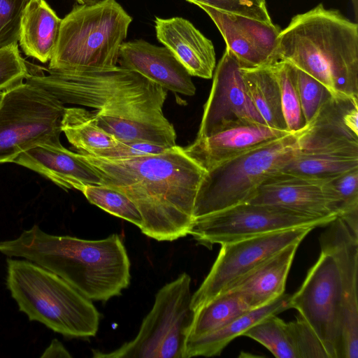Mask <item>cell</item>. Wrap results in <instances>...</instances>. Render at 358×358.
Returning a JSON list of instances; mask_svg holds the SVG:
<instances>
[{
	"instance_id": "14",
	"label": "cell",
	"mask_w": 358,
	"mask_h": 358,
	"mask_svg": "<svg viewBox=\"0 0 358 358\" xmlns=\"http://www.w3.org/2000/svg\"><path fill=\"white\" fill-rule=\"evenodd\" d=\"M324 227L321 252L334 259L343 293V358H358V236L338 217Z\"/></svg>"
},
{
	"instance_id": "21",
	"label": "cell",
	"mask_w": 358,
	"mask_h": 358,
	"mask_svg": "<svg viewBox=\"0 0 358 358\" xmlns=\"http://www.w3.org/2000/svg\"><path fill=\"white\" fill-rule=\"evenodd\" d=\"M50 179L64 189L82 191L90 185H101L96 173L78 153L62 145L42 144L20 154L13 161Z\"/></svg>"
},
{
	"instance_id": "22",
	"label": "cell",
	"mask_w": 358,
	"mask_h": 358,
	"mask_svg": "<svg viewBox=\"0 0 358 358\" xmlns=\"http://www.w3.org/2000/svg\"><path fill=\"white\" fill-rule=\"evenodd\" d=\"M299 244L296 242L285 247L231 284L222 293L236 294L250 310L272 302L285 293L287 278Z\"/></svg>"
},
{
	"instance_id": "5",
	"label": "cell",
	"mask_w": 358,
	"mask_h": 358,
	"mask_svg": "<svg viewBox=\"0 0 358 358\" xmlns=\"http://www.w3.org/2000/svg\"><path fill=\"white\" fill-rule=\"evenodd\" d=\"M6 285L30 321L69 338L94 336L100 314L92 300L55 273L25 259H7Z\"/></svg>"
},
{
	"instance_id": "1",
	"label": "cell",
	"mask_w": 358,
	"mask_h": 358,
	"mask_svg": "<svg viewBox=\"0 0 358 358\" xmlns=\"http://www.w3.org/2000/svg\"><path fill=\"white\" fill-rule=\"evenodd\" d=\"M48 72L29 73L25 81L45 90L63 103L95 108L97 125L117 141L177 145L176 131L162 112L167 90L137 72L120 66Z\"/></svg>"
},
{
	"instance_id": "15",
	"label": "cell",
	"mask_w": 358,
	"mask_h": 358,
	"mask_svg": "<svg viewBox=\"0 0 358 358\" xmlns=\"http://www.w3.org/2000/svg\"><path fill=\"white\" fill-rule=\"evenodd\" d=\"M302 151L358 155V97L330 96L298 133Z\"/></svg>"
},
{
	"instance_id": "42",
	"label": "cell",
	"mask_w": 358,
	"mask_h": 358,
	"mask_svg": "<svg viewBox=\"0 0 358 358\" xmlns=\"http://www.w3.org/2000/svg\"><path fill=\"white\" fill-rule=\"evenodd\" d=\"M30 1H31V0H21V1H22V4H23V6H24H24H26V4H27L28 2H29Z\"/></svg>"
},
{
	"instance_id": "17",
	"label": "cell",
	"mask_w": 358,
	"mask_h": 358,
	"mask_svg": "<svg viewBox=\"0 0 358 358\" xmlns=\"http://www.w3.org/2000/svg\"><path fill=\"white\" fill-rule=\"evenodd\" d=\"M324 179L275 171L247 202L275 206L313 218L334 220L337 215L324 189Z\"/></svg>"
},
{
	"instance_id": "18",
	"label": "cell",
	"mask_w": 358,
	"mask_h": 358,
	"mask_svg": "<svg viewBox=\"0 0 358 358\" xmlns=\"http://www.w3.org/2000/svg\"><path fill=\"white\" fill-rule=\"evenodd\" d=\"M289 131L255 122H237L208 136L196 138L185 152L206 171L262 143L287 135Z\"/></svg>"
},
{
	"instance_id": "39",
	"label": "cell",
	"mask_w": 358,
	"mask_h": 358,
	"mask_svg": "<svg viewBox=\"0 0 358 358\" xmlns=\"http://www.w3.org/2000/svg\"><path fill=\"white\" fill-rule=\"evenodd\" d=\"M71 357V355L63 345L57 340H53L49 348L44 352L42 357Z\"/></svg>"
},
{
	"instance_id": "19",
	"label": "cell",
	"mask_w": 358,
	"mask_h": 358,
	"mask_svg": "<svg viewBox=\"0 0 358 358\" xmlns=\"http://www.w3.org/2000/svg\"><path fill=\"white\" fill-rule=\"evenodd\" d=\"M118 62L120 66L137 72L166 90L186 96L195 94L192 76L164 46L143 39L123 42Z\"/></svg>"
},
{
	"instance_id": "4",
	"label": "cell",
	"mask_w": 358,
	"mask_h": 358,
	"mask_svg": "<svg viewBox=\"0 0 358 358\" xmlns=\"http://www.w3.org/2000/svg\"><path fill=\"white\" fill-rule=\"evenodd\" d=\"M278 60L321 83L333 96L358 97V25L319 3L280 31Z\"/></svg>"
},
{
	"instance_id": "28",
	"label": "cell",
	"mask_w": 358,
	"mask_h": 358,
	"mask_svg": "<svg viewBox=\"0 0 358 358\" xmlns=\"http://www.w3.org/2000/svg\"><path fill=\"white\" fill-rule=\"evenodd\" d=\"M249 310L236 294L217 296L195 311L185 343L217 331Z\"/></svg>"
},
{
	"instance_id": "33",
	"label": "cell",
	"mask_w": 358,
	"mask_h": 358,
	"mask_svg": "<svg viewBox=\"0 0 358 358\" xmlns=\"http://www.w3.org/2000/svg\"><path fill=\"white\" fill-rule=\"evenodd\" d=\"M294 69L301 107L306 124L322 103L331 95L318 80L295 66Z\"/></svg>"
},
{
	"instance_id": "36",
	"label": "cell",
	"mask_w": 358,
	"mask_h": 358,
	"mask_svg": "<svg viewBox=\"0 0 358 358\" xmlns=\"http://www.w3.org/2000/svg\"><path fill=\"white\" fill-rule=\"evenodd\" d=\"M202 3L217 10L243 15L262 22H272L265 0H186Z\"/></svg>"
},
{
	"instance_id": "38",
	"label": "cell",
	"mask_w": 358,
	"mask_h": 358,
	"mask_svg": "<svg viewBox=\"0 0 358 358\" xmlns=\"http://www.w3.org/2000/svg\"><path fill=\"white\" fill-rule=\"evenodd\" d=\"M171 148L145 141H119L101 154L100 157L122 159L163 152Z\"/></svg>"
},
{
	"instance_id": "12",
	"label": "cell",
	"mask_w": 358,
	"mask_h": 358,
	"mask_svg": "<svg viewBox=\"0 0 358 358\" xmlns=\"http://www.w3.org/2000/svg\"><path fill=\"white\" fill-rule=\"evenodd\" d=\"M315 228L308 226L279 230L221 245L208 274L192 295V308L195 312L285 247L301 243Z\"/></svg>"
},
{
	"instance_id": "34",
	"label": "cell",
	"mask_w": 358,
	"mask_h": 358,
	"mask_svg": "<svg viewBox=\"0 0 358 358\" xmlns=\"http://www.w3.org/2000/svg\"><path fill=\"white\" fill-rule=\"evenodd\" d=\"M29 73L18 43L0 48V96L23 83Z\"/></svg>"
},
{
	"instance_id": "26",
	"label": "cell",
	"mask_w": 358,
	"mask_h": 358,
	"mask_svg": "<svg viewBox=\"0 0 358 358\" xmlns=\"http://www.w3.org/2000/svg\"><path fill=\"white\" fill-rule=\"evenodd\" d=\"M61 129L69 142L80 154L99 157L119 142L97 125L93 111L83 108H65Z\"/></svg>"
},
{
	"instance_id": "25",
	"label": "cell",
	"mask_w": 358,
	"mask_h": 358,
	"mask_svg": "<svg viewBox=\"0 0 358 358\" xmlns=\"http://www.w3.org/2000/svg\"><path fill=\"white\" fill-rule=\"evenodd\" d=\"M248 95L256 110L268 127L287 131L283 117L280 87L271 67H241Z\"/></svg>"
},
{
	"instance_id": "37",
	"label": "cell",
	"mask_w": 358,
	"mask_h": 358,
	"mask_svg": "<svg viewBox=\"0 0 358 358\" xmlns=\"http://www.w3.org/2000/svg\"><path fill=\"white\" fill-rule=\"evenodd\" d=\"M23 8L21 0H0V48L18 43Z\"/></svg>"
},
{
	"instance_id": "31",
	"label": "cell",
	"mask_w": 358,
	"mask_h": 358,
	"mask_svg": "<svg viewBox=\"0 0 358 358\" xmlns=\"http://www.w3.org/2000/svg\"><path fill=\"white\" fill-rule=\"evenodd\" d=\"M280 87L281 104L287 129L296 133L306 126L296 83L294 66L280 61L271 66Z\"/></svg>"
},
{
	"instance_id": "27",
	"label": "cell",
	"mask_w": 358,
	"mask_h": 358,
	"mask_svg": "<svg viewBox=\"0 0 358 358\" xmlns=\"http://www.w3.org/2000/svg\"><path fill=\"white\" fill-rule=\"evenodd\" d=\"M357 168L358 155L302 151L296 148L278 171L324 179Z\"/></svg>"
},
{
	"instance_id": "30",
	"label": "cell",
	"mask_w": 358,
	"mask_h": 358,
	"mask_svg": "<svg viewBox=\"0 0 358 358\" xmlns=\"http://www.w3.org/2000/svg\"><path fill=\"white\" fill-rule=\"evenodd\" d=\"M243 336L259 342L277 358H298L287 322L277 315L257 322Z\"/></svg>"
},
{
	"instance_id": "2",
	"label": "cell",
	"mask_w": 358,
	"mask_h": 358,
	"mask_svg": "<svg viewBox=\"0 0 358 358\" xmlns=\"http://www.w3.org/2000/svg\"><path fill=\"white\" fill-rule=\"evenodd\" d=\"M78 154L101 185L122 192L134 203L143 218V234L158 241L189 234L197 191L206 171L183 148L122 159Z\"/></svg>"
},
{
	"instance_id": "9",
	"label": "cell",
	"mask_w": 358,
	"mask_h": 358,
	"mask_svg": "<svg viewBox=\"0 0 358 358\" xmlns=\"http://www.w3.org/2000/svg\"><path fill=\"white\" fill-rule=\"evenodd\" d=\"M64 103L45 90L22 83L0 96V164L38 145H61Z\"/></svg>"
},
{
	"instance_id": "20",
	"label": "cell",
	"mask_w": 358,
	"mask_h": 358,
	"mask_svg": "<svg viewBox=\"0 0 358 358\" xmlns=\"http://www.w3.org/2000/svg\"><path fill=\"white\" fill-rule=\"evenodd\" d=\"M157 40L168 48L192 76L213 78L216 57L212 41L181 17L155 19Z\"/></svg>"
},
{
	"instance_id": "16",
	"label": "cell",
	"mask_w": 358,
	"mask_h": 358,
	"mask_svg": "<svg viewBox=\"0 0 358 358\" xmlns=\"http://www.w3.org/2000/svg\"><path fill=\"white\" fill-rule=\"evenodd\" d=\"M213 21L221 33L226 48L243 68L269 66L279 62L278 36L280 28L250 17L224 12L196 3Z\"/></svg>"
},
{
	"instance_id": "41",
	"label": "cell",
	"mask_w": 358,
	"mask_h": 358,
	"mask_svg": "<svg viewBox=\"0 0 358 358\" xmlns=\"http://www.w3.org/2000/svg\"><path fill=\"white\" fill-rule=\"evenodd\" d=\"M352 3H353L354 7H355V13L357 15V0H352Z\"/></svg>"
},
{
	"instance_id": "11",
	"label": "cell",
	"mask_w": 358,
	"mask_h": 358,
	"mask_svg": "<svg viewBox=\"0 0 358 358\" xmlns=\"http://www.w3.org/2000/svg\"><path fill=\"white\" fill-rule=\"evenodd\" d=\"M332 220L310 217L275 206L245 202L195 219L189 234L199 244L210 249L215 244L222 245L279 230L324 227Z\"/></svg>"
},
{
	"instance_id": "40",
	"label": "cell",
	"mask_w": 358,
	"mask_h": 358,
	"mask_svg": "<svg viewBox=\"0 0 358 358\" xmlns=\"http://www.w3.org/2000/svg\"><path fill=\"white\" fill-rule=\"evenodd\" d=\"M101 0H83L84 4H92L95 3Z\"/></svg>"
},
{
	"instance_id": "32",
	"label": "cell",
	"mask_w": 358,
	"mask_h": 358,
	"mask_svg": "<svg viewBox=\"0 0 358 358\" xmlns=\"http://www.w3.org/2000/svg\"><path fill=\"white\" fill-rule=\"evenodd\" d=\"M81 192L90 203L106 212L129 221L139 229L143 218L134 203L124 193L105 185H90Z\"/></svg>"
},
{
	"instance_id": "7",
	"label": "cell",
	"mask_w": 358,
	"mask_h": 358,
	"mask_svg": "<svg viewBox=\"0 0 358 358\" xmlns=\"http://www.w3.org/2000/svg\"><path fill=\"white\" fill-rule=\"evenodd\" d=\"M299 132L262 143L206 171L197 191L194 220L247 202L292 155Z\"/></svg>"
},
{
	"instance_id": "29",
	"label": "cell",
	"mask_w": 358,
	"mask_h": 358,
	"mask_svg": "<svg viewBox=\"0 0 358 358\" xmlns=\"http://www.w3.org/2000/svg\"><path fill=\"white\" fill-rule=\"evenodd\" d=\"M324 189L337 217L358 236V168L325 178Z\"/></svg>"
},
{
	"instance_id": "23",
	"label": "cell",
	"mask_w": 358,
	"mask_h": 358,
	"mask_svg": "<svg viewBox=\"0 0 358 358\" xmlns=\"http://www.w3.org/2000/svg\"><path fill=\"white\" fill-rule=\"evenodd\" d=\"M62 19L45 0H31L24 7L18 45L28 57L42 63L51 59L59 36Z\"/></svg>"
},
{
	"instance_id": "3",
	"label": "cell",
	"mask_w": 358,
	"mask_h": 358,
	"mask_svg": "<svg viewBox=\"0 0 358 358\" xmlns=\"http://www.w3.org/2000/svg\"><path fill=\"white\" fill-rule=\"evenodd\" d=\"M0 252L48 269L92 301L106 302L130 283V261L117 234L86 240L50 234L34 224L15 238L1 241Z\"/></svg>"
},
{
	"instance_id": "35",
	"label": "cell",
	"mask_w": 358,
	"mask_h": 358,
	"mask_svg": "<svg viewBox=\"0 0 358 358\" xmlns=\"http://www.w3.org/2000/svg\"><path fill=\"white\" fill-rule=\"evenodd\" d=\"M287 325L298 358H329L320 338L302 317L299 315Z\"/></svg>"
},
{
	"instance_id": "13",
	"label": "cell",
	"mask_w": 358,
	"mask_h": 358,
	"mask_svg": "<svg viewBox=\"0 0 358 358\" xmlns=\"http://www.w3.org/2000/svg\"><path fill=\"white\" fill-rule=\"evenodd\" d=\"M241 65L227 48L215 68L196 138L237 122L264 124L247 92Z\"/></svg>"
},
{
	"instance_id": "8",
	"label": "cell",
	"mask_w": 358,
	"mask_h": 358,
	"mask_svg": "<svg viewBox=\"0 0 358 358\" xmlns=\"http://www.w3.org/2000/svg\"><path fill=\"white\" fill-rule=\"evenodd\" d=\"M191 278L180 274L164 285L131 341L110 352L93 350L94 358H184L185 343L195 312Z\"/></svg>"
},
{
	"instance_id": "6",
	"label": "cell",
	"mask_w": 358,
	"mask_h": 358,
	"mask_svg": "<svg viewBox=\"0 0 358 358\" xmlns=\"http://www.w3.org/2000/svg\"><path fill=\"white\" fill-rule=\"evenodd\" d=\"M132 17L116 0L77 4L62 19L48 71H82L117 66Z\"/></svg>"
},
{
	"instance_id": "24",
	"label": "cell",
	"mask_w": 358,
	"mask_h": 358,
	"mask_svg": "<svg viewBox=\"0 0 358 358\" xmlns=\"http://www.w3.org/2000/svg\"><path fill=\"white\" fill-rule=\"evenodd\" d=\"M290 296L284 293L264 306L249 310L217 331L186 343L184 358L220 355L231 341L238 336H243L257 322L268 316L278 315L291 308Z\"/></svg>"
},
{
	"instance_id": "10",
	"label": "cell",
	"mask_w": 358,
	"mask_h": 358,
	"mask_svg": "<svg viewBox=\"0 0 358 358\" xmlns=\"http://www.w3.org/2000/svg\"><path fill=\"white\" fill-rule=\"evenodd\" d=\"M289 303L315 332L329 358H343V293L330 255L321 252Z\"/></svg>"
},
{
	"instance_id": "43",
	"label": "cell",
	"mask_w": 358,
	"mask_h": 358,
	"mask_svg": "<svg viewBox=\"0 0 358 358\" xmlns=\"http://www.w3.org/2000/svg\"><path fill=\"white\" fill-rule=\"evenodd\" d=\"M78 4H84L83 0H76Z\"/></svg>"
}]
</instances>
